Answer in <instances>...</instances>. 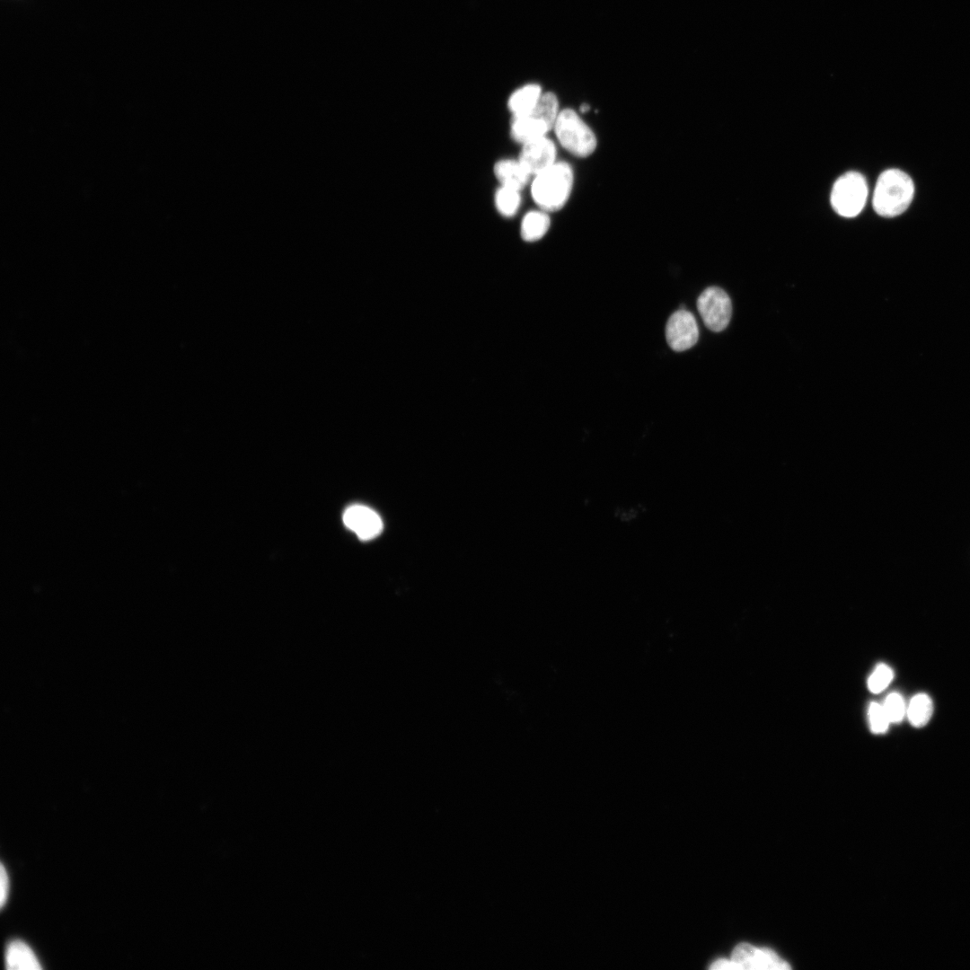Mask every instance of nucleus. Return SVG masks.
Masks as SVG:
<instances>
[{
	"label": "nucleus",
	"instance_id": "12",
	"mask_svg": "<svg viewBox=\"0 0 970 970\" xmlns=\"http://www.w3.org/2000/svg\"><path fill=\"white\" fill-rule=\"evenodd\" d=\"M550 226L548 212L540 208L528 211L520 223L521 238L527 242H537L547 234Z\"/></svg>",
	"mask_w": 970,
	"mask_h": 970
},
{
	"label": "nucleus",
	"instance_id": "22",
	"mask_svg": "<svg viewBox=\"0 0 970 970\" xmlns=\"http://www.w3.org/2000/svg\"><path fill=\"white\" fill-rule=\"evenodd\" d=\"M589 108H590V107H589V105H587V104H583V105H581V107H580V110H581V112H586V111H587V110H589Z\"/></svg>",
	"mask_w": 970,
	"mask_h": 970
},
{
	"label": "nucleus",
	"instance_id": "14",
	"mask_svg": "<svg viewBox=\"0 0 970 970\" xmlns=\"http://www.w3.org/2000/svg\"><path fill=\"white\" fill-rule=\"evenodd\" d=\"M5 968L10 970H40L41 966L32 950L24 942L9 943L5 952Z\"/></svg>",
	"mask_w": 970,
	"mask_h": 970
},
{
	"label": "nucleus",
	"instance_id": "13",
	"mask_svg": "<svg viewBox=\"0 0 970 970\" xmlns=\"http://www.w3.org/2000/svg\"><path fill=\"white\" fill-rule=\"evenodd\" d=\"M542 88L537 84H528L514 91L507 100V109L511 116H518L531 111L542 95Z\"/></svg>",
	"mask_w": 970,
	"mask_h": 970
},
{
	"label": "nucleus",
	"instance_id": "21",
	"mask_svg": "<svg viewBox=\"0 0 970 970\" xmlns=\"http://www.w3.org/2000/svg\"><path fill=\"white\" fill-rule=\"evenodd\" d=\"M0 883H1L0 884V886H1L0 904H1V907H3L4 905L5 901H6V897H7V895H8V887H9L8 875H7V872H6V870H5L3 864H1Z\"/></svg>",
	"mask_w": 970,
	"mask_h": 970
},
{
	"label": "nucleus",
	"instance_id": "10",
	"mask_svg": "<svg viewBox=\"0 0 970 970\" xmlns=\"http://www.w3.org/2000/svg\"><path fill=\"white\" fill-rule=\"evenodd\" d=\"M345 526L354 532L361 540H371L378 536L383 530L380 516L364 505L348 507L342 516Z\"/></svg>",
	"mask_w": 970,
	"mask_h": 970
},
{
	"label": "nucleus",
	"instance_id": "4",
	"mask_svg": "<svg viewBox=\"0 0 970 970\" xmlns=\"http://www.w3.org/2000/svg\"><path fill=\"white\" fill-rule=\"evenodd\" d=\"M552 130L560 146L577 157H587L596 148L594 131L571 109L560 110Z\"/></svg>",
	"mask_w": 970,
	"mask_h": 970
},
{
	"label": "nucleus",
	"instance_id": "1",
	"mask_svg": "<svg viewBox=\"0 0 970 970\" xmlns=\"http://www.w3.org/2000/svg\"><path fill=\"white\" fill-rule=\"evenodd\" d=\"M574 182L571 166L556 162L542 172L533 177L531 196L537 207L548 213L561 209L567 203Z\"/></svg>",
	"mask_w": 970,
	"mask_h": 970
},
{
	"label": "nucleus",
	"instance_id": "7",
	"mask_svg": "<svg viewBox=\"0 0 970 970\" xmlns=\"http://www.w3.org/2000/svg\"><path fill=\"white\" fill-rule=\"evenodd\" d=\"M666 338L669 347L677 352L693 347L699 338V328L693 314L685 309L675 312L667 321Z\"/></svg>",
	"mask_w": 970,
	"mask_h": 970
},
{
	"label": "nucleus",
	"instance_id": "11",
	"mask_svg": "<svg viewBox=\"0 0 970 970\" xmlns=\"http://www.w3.org/2000/svg\"><path fill=\"white\" fill-rule=\"evenodd\" d=\"M493 174L499 185L519 190H522L532 178L518 158L498 160L493 165Z\"/></svg>",
	"mask_w": 970,
	"mask_h": 970
},
{
	"label": "nucleus",
	"instance_id": "6",
	"mask_svg": "<svg viewBox=\"0 0 970 970\" xmlns=\"http://www.w3.org/2000/svg\"><path fill=\"white\" fill-rule=\"evenodd\" d=\"M698 312L706 327L715 332L724 331L732 316V303L728 295L719 287H709L697 299Z\"/></svg>",
	"mask_w": 970,
	"mask_h": 970
},
{
	"label": "nucleus",
	"instance_id": "5",
	"mask_svg": "<svg viewBox=\"0 0 970 970\" xmlns=\"http://www.w3.org/2000/svg\"><path fill=\"white\" fill-rule=\"evenodd\" d=\"M868 198V185L863 175L849 172L834 182L830 201L833 210L844 217H853L863 209Z\"/></svg>",
	"mask_w": 970,
	"mask_h": 970
},
{
	"label": "nucleus",
	"instance_id": "3",
	"mask_svg": "<svg viewBox=\"0 0 970 970\" xmlns=\"http://www.w3.org/2000/svg\"><path fill=\"white\" fill-rule=\"evenodd\" d=\"M559 101L553 93H543L536 106L529 112L511 116L509 132L511 138L521 146L547 137L553 129L560 113Z\"/></svg>",
	"mask_w": 970,
	"mask_h": 970
},
{
	"label": "nucleus",
	"instance_id": "16",
	"mask_svg": "<svg viewBox=\"0 0 970 970\" xmlns=\"http://www.w3.org/2000/svg\"><path fill=\"white\" fill-rule=\"evenodd\" d=\"M933 703L925 693L914 695L906 708V716L910 723L917 728L926 725L931 718Z\"/></svg>",
	"mask_w": 970,
	"mask_h": 970
},
{
	"label": "nucleus",
	"instance_id": "19",
	"mask_svg": "<svg viewBox=\"0 0 970 970\" xmlns=\"http://www.w3.org/2000/svg\"><path fill=\"white\" fill-rule=\"evenodd\" d=\"M869 719L871 730L874 733H884L890 723L883 705L873 702L869 708Z\"/></svg>",
	"mask_w": 970,
	"mask_h": 970
},
{
	"label": "nucleus",
	"instance_id": "2",
	"mask_svg": "<svg viewBox=\"0 0 970 970\" xmlns=\"http://www.w3.org/2000/svg\"><path fill=\"white\" fill-rule=\"evenodd\" d=\"M913 195L912 178L899 169H888L877 181L872 198L873 208L881 216H896L908 208Z\"/></svg>",
	"mask_w": 970,
	"mask_h": 970
},
{
	"label": "nucleus",
	"instance_id": "9",
	"mask_svg": "<svg viewBox=\"0 0 970 970\" xmlns=\"http://www.w3.org/2000/svg\"><path fill=\"white\" fill-rule=\"evenodd\" d=\"M556 157L554 142L543 137L522 145L517 158L533 178L554 164Z\"/></svg>",
	"mask_w": 970,
	"mask_h": 970
},
{
	"label": "nucleus",
	"instance_id": "18",
	"mask_svg": "<svg viewBox=\"0 0 970 970\" xmlns=\"http://www.w3.org/2000/svg\"><path fill=\"white\" fill-rule=\"evenodd\" d=\"M894 673L892 669L885 665H878L868 681V686L870 692L878 693L886 689L892 681Z\"/></svg>",
	"mask_w": 970,
	"mask_h": 970
},
{
	"label": "nucleus",
	"instance_id": "15",
	"mask_svg": "<svg viewBox=\"0 0 970 970\" xmlns=\"http://www.w3.org/2000/svg\"><path fill=\"white\" fill-rule=\"evenodd\" d=\"M522 203L521 190L501 186L494 193V205L503 217L510 218L518 212Z\"/></svg>",
	"mask_w": 970,
	"mask_h": 970
},
{
	"label": "nucleus",
	"instance_id": "8",
	"mask_svg": "<svg viewBox=\"0 0 970 970\" xmlns=\"http://www.w3.org/2000/svg\"><path fill=\"white\" fill-rule=\"evenodd\" d=\"M731 958L737 963L741 970H785L791 966L772 949L756 948L742 942L733 949Z\"/></svg>",
	"mask_w": 970,
	"mask_h": 970
},
{
	"label": "nucleus",
	"instance_id": "17",
	"mask_svg": "<svg viewBox=\"0 0 970 970\" xmlns=\"http://www.w3.org/2000/svg\"><path fill=\"white\" fill-rule=\"evenodd\" d=\"M883 707L890 723L900 722L906 715L907 706L903 697L897 692L889 694L886 697Z\"/></svg>",
	"mask_w": 970,
	"mask_h": 970
},
{
	"label": "nucleus",
	"instance_id": "20",
	"mask_svg": "<svg viewBox=\"0 0 970 970\" xmlns=\"http://www.w3.org/2000/svg\"><path fill=\"white\" fill-rule=\"evenodd\" d=\"M710 968L713 970H741L740 966L732 958H719L710 965Z\"/></svg>",
	"mask_w": 970,
	"mask_h": 970
}]
</instances>
